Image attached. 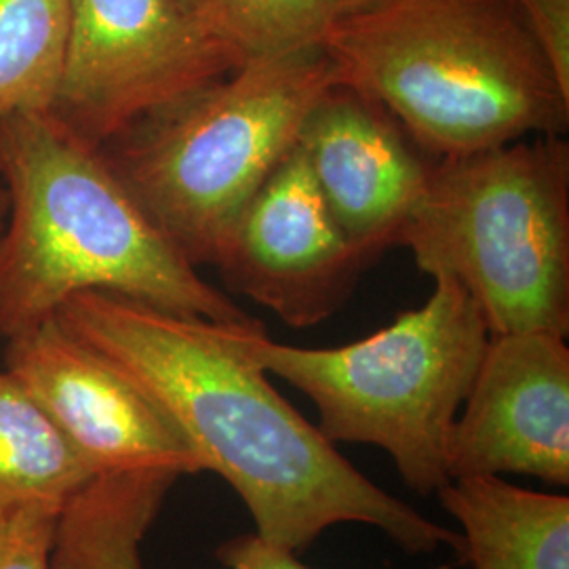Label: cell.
<instances>
[{"label":"cell","instance_id":"30bf717a","mask_svg":"<svg viewBox=\"0 0 569 569\" xmlns=\"http://www.w3.org/2000/svg\"><path fill=\"white\" fill-rule=\"evenodd\" d=\"M449 479L529 475L569 486V348L547 331L491 333L451 430Z\"/></svg>","mask_w":569,"mask_h":569},{"label":"cell","instance_id":"6da1fadb","mask_svg":"<svg viewBox=\"0 0 569 569\" xmlns=\"http://www.w3.org/2000/svg\"><path fill=\"white\" fill-rule=\"evenodd\" d=\"M56 319L163 411L203 470L237 491L266 542L300 552L340 523L380 529L407 555H462L446 528L346 460L228 338V323L82 291Z\"/></svg>","mask_w":569,"mask_h":569},{"label":"cell","instance_id":"9a60e30c","mask_svg":"<svg viewBox=\"0 0 569 569\" xmlns=\"http://www.w3.org/2000/svg\"><path fill=\"white\" fill-rule=\"evenodd\" d=\"M209 34L244 60L321 44L338 21L376 0H180Z\"/></svg>","mask_w":569,"mask_h":569},{"label":"cell","instance_id":"2e32d148","mask_svg":"<svg viewBox=\"0 0 569 569\" xmlns=\"http://www.w3.org/2000/svg\"><path fill=\"white\" fill-rule=\"evenodd\" d=\"M66 30L68 0H0V119L49 110Z\"/></svg>","mask_w":569,"mask_h":569},{"label":"cell","instance_id":"5bb4252c","mask_svg":"<svg viewBox=\"0 0 569 569\" xmlns=\"http://www.w3.org/2000/svg\"><path fill=\"white\" fill-rule=\"evenodd\" d=\"M96 479L32 395L0 371V515L41 509L58 512Z\"/></svg>","mask_w":569,"mask_h":569},{"label":"cell","instance_id":"ba28073f","mask_svg":"<svg viewBox=\"0 0 569 569\" xmlns=\"http://www.w3.org/2000/svg\"><path fill=\"white\" fill-rule=\"evenodd\" d=\"M367 264L293 146L237 216L213 268L230 291L306 329L346 305Z\"/></svg>","mask_w":569,"mask_h":569},{"label":"cell","instance_id":"4fadbf2b","mask_svg":"<svg viewBox=\"0 0 569 569\" xmlns=\"http://www.w3.org/2000/svg\"><path fill=\"white\" fill-rule=\"evenodd\" d=\"M439 502L462 528L472 569H569V498L512 486L498 475L453 477Z\"/></svg>","mask_w":569,"mask_h":569},{"label":"cell","instance_id":"ac0fdd59","mask_svg":"<svg viewBox=\"0 0 569 569\" xmlns=\"http://www.w3.org/2000/svg\"><path fill=\"white\" fill-rule=\"evenodd\" d=\"M529 30L569 96V0H519Z\"/></svg>","mask_w":569,"mask_h":569},{"label":"cell","instance_id":"8fae6325","mask_svg":"<svg viewBox=\"0 0 569 569\" xmlns=\"http://www.w3.org/2000/svg\"><path fill=\"white\" fill-rule=\"evenodd\" d=\"M296 148L331 216L369 262L399 244L437 161L382 103L346 82L312 103Z\"/></svg>","mask_w":569,"mask_h":569},{"label":"cell","instance_id":"e0dca14e","mask_svg":"<svg viewBox=\"0 0 569 569\" xmlns=\"http://www.w3.org/2000/svg\"><path fill=\"white\" fill-rule=\"evenodd\" d=\"M58 519L41 509L0 515V569H51Z\"/></svg>","mask_w":569,"mask_h":569},{"label":"cell","instance_id":"9c48e42d","mask_svg":"<svg viewBox=\"0 0 569 569\" xmlns=\"http://www.w3.org/2000/svg\"><path fill=\"white\" fill-rule=\"evenodd\" d=\"M4 369L96 472H203L182 435L142 390L58 319L7 340Z\"/></svg>","mask_w":569,"mask_h":569},{"label":"cell","instance_id":"3957f363","mask_svg":"<svg viewBox=\"0 0 569 569\" xmlns=\"http://www.w3.org/2000/svg\"><path fill=\"white\" fill-rule=\"evenodd\" d=\"M321 47L432 159L568 131L569 96L519 0H376Z\"/></svg>","mask_w":569,"mask_h":569},{"label":"cell","instance_id":"277c9868","mask_svg":"<svg viewBox=\"0 0 569 569\" xmlns=\"http://www.w3.org/2000/svg\"><path fill=\"white\" fill-rule=\"evenodd\" d=\"M336 82L340 72L321 44L247 60L143 117L100 152L190 264L216 266L237 216Z\"/></svg>","mask_w":569,"mask_h":569},{"label":"cell","instance_id":"52a82bcc","mask_svg":"<svg viewBox=\"0 0 569 569\" xmlns=\"http://www.w3.org/2000/svg\"><path fill=\"white\" fill-rule=\"evenodd\" d=\"M244 61L180 0H68L60 82L47 112L102 148Z\"/></svg>","mask_w":569,"mask_h":569},{"label":"cell","instance_id":"7a4b0ae2","mask_svg":"<svg viewBox=\"0 0 569 569\" xmlns=\"http://www.w3.org/2000/svg\"><path fill=\"white\" fill-rule=\"evenodd\" d=\"M0 180L9 194L0 232L4 340L56 319L82 291L213 323H260L204 281L112 173L100 148L49 112L0 119Z\"/></svg>","mask_w":569,"mask_h":569},{"label":"cell","instance_id":"7c38bea8","mask_svg":"<svg viewBox=\"0 0 569 569\" xmlns=\"http://www.w3.org/2000/svg\"><path fill=\"white\" fill-rule=\"evenodd\" d=\"M178 479L171 470L96 477L61 510L51 569H143V538ZM216 557L228 569H312L296 552L279 549L258 533L226 540Z\"/></svg>","mask_w":569,"mask_h":569},{"label":"cell","instance_id":"5b68a950","mask_svg":"<svg viewBox=\"0 0 569 569\" xmlns=\"http://www.w3.org/2000/svg\"><path fill=\"white\" fill-rule=\"evenodd\" d=\"M432 281L427 305L352 345L300 348L270 340L262 321L228 326L241 355L315 403L327 441L387 451L420 496L449 481L451 430L491 336L462 284Z\"/></svg>","mask_w":569,"mask_h":569},{"label":"cell","instance_id":"d6986e66","mask_svg":"<svg viewBox=\"0 0 569 569\" xmlns=\"http://www.w3.org/2000/svg\"><path fill=\"white\" fill-rule=\"evenodd\" d=\"M7 213H9V194H7L4 183L0 180V232L4 228V222H7Z\"/></svg>","mask_w":569,"mask_h":569},{"label":"cell","instance_id":"8992f818","mask_svg":"<svg viewBox=\"0 0 569 569\" xmlns=\"http://www.w3.org/2000/svg\"><path fill=\"white\" fill-rule=\"evenodd\" d=\"M399 244L462 284L489 333L568 338L569 143L531 136L437 159Z\"/></svg>","mask_w":569,"mask_h":569}]
</instances>
